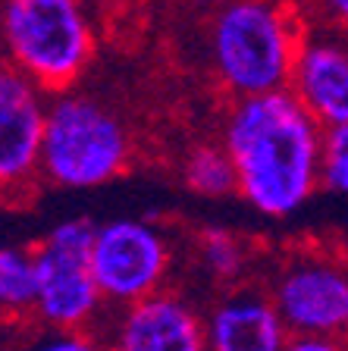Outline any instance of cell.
Instances as JSON below:
<instances>
[{
  "mask_svg": "<svg viewBox=\"0 0 348 351\" xmlns=\"http://www.w3.org/2000/svg\"><path fill=\"white\" fill-rule=\"evenodd\" d=\"M327 129L289 88L239 97L223 125V147L239 176V197L261 217L298 213L320 189Z\"/></svg>",
  "mask_w": 348,
  "mask_h": 351,
  "instance_id": "1",
  "label": "cell"
},
{
  "mask_svg": "<svg viewBox=\"0 0 348 351\" xmlns=\"http://www.w3.org/2000/svg\"><path fill=\"white\" fill-rule=\"evenodd\" d=\"M308 41L289 7L273 0H226L211 25V63L235 101L286 91Z\"/></svg>",
  "mask_w": 348,
  "mask_h": 351,
  "instance_id": "2",
  "label": "cell"
},
{
  "mask_svg": "<svg viewBox=\"0 0 348 351\" xmlns=\"http://www.w3.org/2000/svg\"><path fill=\"white\" fill-rule=\"evenodd\" d=\"M0 41L10 63L41 91H73L95 57V29L82 0H3Z\"/></svg>",
  "mask_w": 348,
  "mask_h": 351,
  "instance_id": "3",
  "label": "cell"
},
{
  "mask_svg": "<svg viewBox=\"0 0 348 351\" xmlns=\"http://www.w3.org/2000/svg\"><path fill=\"white\" fill-rule=\"evenodd\" d=\"M132 138L95 97L63 91L47 104L41 145V179L57 189H97L129 169Z\"/></svg>",
  "mask_w": 348,
  "mask_h": 351,
  "instance_id": "4",
  "label": "cell"
},
{
  "mask_svg": "<svg viewBox=\"0 0 348 351\" xmlns=\"http://www.w3.org/2000/svg\"><path fill=\"white\" fill-rule=\"evenodd\" d=\"M267 292L289 332L348 339V257L298 248L276 263Z\"/></svg>",
  "mask_w": 348,
  "mask_h": 351,
  "instance_id": "5",
  "label": "cell"
},
{
  "mask_svg": "<svg viewBox=\"0 0 348 351\" xmlns=\"http://www.w3.org/2000/svg\"><path fill=\"white\" fill-rule=\"evenodd\" d=\"M88 261L107 307H126L163 289L173 248L167 232L151 219L123 217L97 226Z\"/></svg>",
  "mask_w": 348,
  "mask_h": 351,
  "instance_id": "6",
  "label": "cell"
},
{
  "mask_svg": "<svg viewBox=\"0 0 348 351\" xmlns=\"http://www.w3.org/2000/svg\"><path fill=\"white\" fill-rule=\"evenodd\" d=\"M47 91L13 63H0V201H16L41 176Z\"/></svg>",
  "mask_w": 348,
  "mask_h": 351,
  "instance_id": "7",
  "label": "cell"
},
{
  "mask_svg": "<svg viewBox=\"0 0 348 351\" xmlns=\"http://www.w3.org/2000/svg\"><path fill=\"white\" fill-rule=\"evenodd\" d=\"M38 301L32 320L41 329H95L107 307L91 273L88 254L54 248L47 241L35 245Z\"/></svg>",
  "mask_w": 348,
  "mask_h": 351,
  "instance_id": "8",
  "label": "cell"
},
{
  "mask_svg": "<svg viewBox=\"0 0 348 351\" xmlns=\"http://www.w3.org/2000/svg\"><path fill=\"white\" fill-rule=\"evenodd\" d=\"M97 336L107 351H207L204 314L167 289L119 307L113 323Z\"/></svg>",
  "mask_w": 348,
  "mask_h": 351,
  "instance_id": "9",
  "label": "cell"
},
{
  "mask_svg": "<svg viewBox=\"0 0 348 351\" xmlns=\"http://www.w3.org/2000/svg\"><path fill=\"white\" fill-rule=\"evenodd\" d=\"M289 329L261 285H229L204 314L207 351H283Z\"/></svg>",
  "mask_w": 348,
  "mask_h": 351,
  "instance_id": "10",
  "label": "cell"
},
{
  "mask_svg": "<svg viewBox=\"0 0 348 351\" xmlns=\"http://www.w3.org/2000/svg\"><path fill=\"white\" fill-rule=\"evenodd\" d=\"M289 91L323 129L348 125V47L329 38H308L295 60Z\"/></svg>",
  "mask_w": 348,
  "mask_h": 351,
  "instance_id": "11",
  "label": "cell"
},
{
  "mask_svg": "<svg viewBox=\"0 0 348 351\" xmlns=\"http://www.w3.org/2000/svg\"><path fill=\"white\" fill-rule=\"evenodd\" d=\"M38 263L35 248H0V317L22 320L35 314Z\"/></svg>",
  "mask_w": 348,
  "mask_h": 351,
  "instance_id": "12",
  "label": "cell"
},
{
  "mask_svg": "<svg viewBox=\"0 0 348 351\" xmlns=\"http://www.w3.org/2000/svg\"><path fill=\"white\" fill-rule=\"evenodd\" d=\"M182 182L185 189L195 191L201 197H226L239 195V176H235V163H232L229 151L220 145H198L189 151L185 163H182Z\"/></svg>",
  "mask_w": 348,
  "mask_h": 351,
  "instance_id": "13",
  "label": "cell"
},
{
  "mask_svg": "<svg viewBox=\"0 0 348 351\" xmlns=\"http://www.w3.org/2000/svg\"><path fill=\"white\" fill-rule=\"evenodd\" d=\"M198 257L204 270L223 285H239L248 267V248L235 232L223 226H207L198 232Z\"/></svg>",
  "mask_w": 348,
  "mask_h": 351,
  "instance_id": "14",
  "label": "cell"
},
{
  "mask_svg": "<svg viewBox=\"0 0 348 351\" xmlns=\"http://www.w3.org/2000/svg\"><path fill=\"white\" fill-rule=\"evenodd\" d=\"M320 185L336 191V195H348V125L327 129V135H323Z\"/></svg>",
  "mask_w": 348,
  "mask_h": 351,
  "instance_id": "15",
  "label": "cell"
},
{
  "mask_svg": "<svg viewBox=\"0 0 348 351\" xmlns=\"http://www.w3.org/2000/svg\"><path fill=\"white\" fill-rule=\"evenodd\" d=\"M22 351H107L95 329H41Z\"/></svg>",
  "mask_w": 348,
  "mask_h": 351,
  "instance_id": "16",
  "label": "cell"
},
{
  "mask_svg": "<svg viewBox=\"0 0 348 351\" xmlns=\"http://www.w3.org/2000/svg\"><path fill=\"white\" fill-rule=\"evenodd\" d=\"M283 351H348V339H336V336H301V332H289Z\"/></svg>",
  "mask_w": 348,
  "mask_h": 351,
  "instance_id": "17",
  "label": "cell"
},
{
  "mask_svg": "<svg viewBox=\"0 0 348 351\" xmlns=\"http://www.w3.org/2000/svg\"><path fill=\"white\" fill-rule=\"evenodd\" d=\"M320 7L327 10L333 22H339L342 29H348V0H320Z\"/></svg>",
  "mask_w": 348,
  "mask_h": 351,
  "instance_id": "18",
  "label": "cell"
},
{
  "mask_svg": "<svg viewBox=\"0 0 348 351\" xmlns=\"http://www.w3.org/2000/svg\"><path fill=\"white\" fill-rule=\"evenodd\" d=\"M192 3H201V7H217V3H226V0H192Z\"/></svg>",
  "mask_w": 348,
  "mask_h": 351,
  "instance_id": "19",
  "label": "cell"
},
{
  "mask_svg": "<svg viewBox=\"0 0 348 351\" xmlns=\"http://www.w3.org/2000/svg\"><path fill=\"white\" fill-rule=\"evenodd\" d=\"M107 7H123V3H132V0H104Z\"/></svg>",
  "mask_w": 348,
  "mask_h": 351,
  "instance_id": "20",
  "label": "cell"
}]
</instances>
